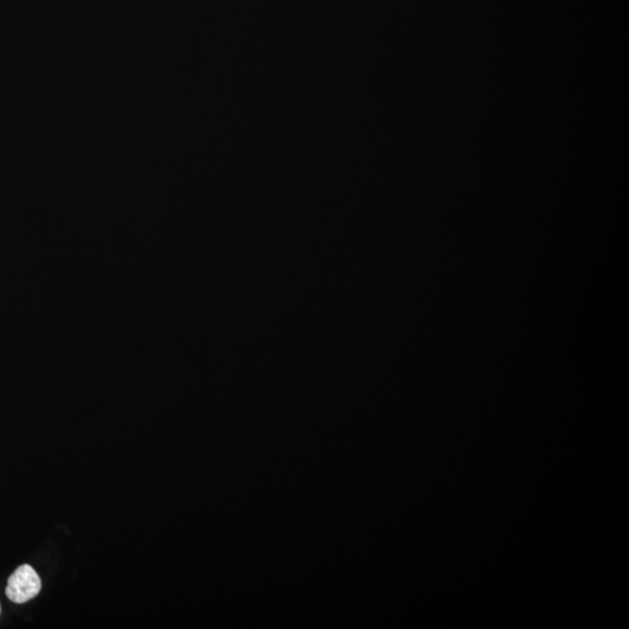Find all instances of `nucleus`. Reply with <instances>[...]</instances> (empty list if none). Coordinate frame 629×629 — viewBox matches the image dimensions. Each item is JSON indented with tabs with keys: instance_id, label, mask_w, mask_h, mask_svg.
Segmentation results:
<instances>
[{
	"instance_id": "nucleus-1",
	"label": "nucleus",
	"mask_w": 629,
	"mask_h": 629,
	"mask_svg": "<svg viewBox=\"0 0 629 629\" xmlns=\"http://www.w3.org/2000/svg\"><path fill=\"white\" fill-rule=\"evenodd\" d=\"M41 591V580L29 564H23L12 573L7 581L6 596L14 604H25Z\"/></svg>"
},
{
	"instance_id": "nucleus-2",
	"label": "nucleus",
	"mask_w": 629,
	"mask_h": 629,
	"mask_svg": "<svg viewBox=\"0 0 629 629\" xmlns=\"http://www.w3.org/2000/svg\"><path fill=\"white\" fill-rule=\"evenodd\" d=\"M0 613H2V607H0Z\"/></svg>"
}]
</instances>
